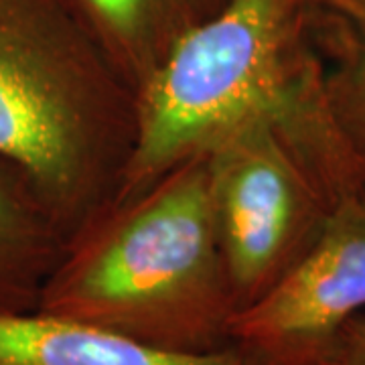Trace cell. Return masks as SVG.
I'll list each match as a JSON object with an SVG mask.
<instances>
[{
  "instance_id": "1",
  "label": "cell",
  "mask_w": 365,
  "mask_h": 365,
  "mask_svg": "<svg viewBox=\"0 0 365 365\" xmlns=\"http://www.w3.org/2000/svg\"><path fill=\"white\" fill-rule=\"evenodd\" d=\"M37 311L160 351H222L237 313L205 153L136 195L110 201L67 237Z\"/></svg>"
},
{
  "instance_id": "4",
  "label": "cell",
  "mask_w": 365,
  "mask_h": 365,
  "mask_svg": "<svg viewBox=\"0 0 365 365\" xmlns=\"http://www.w3.org/2000/svg\"><path fill=\"white\" fill-rule=\"evenodd\" d=\"M205 155L237 311L299 262L337 201L365 191V170L331 128L256 118Z\"/></svg>"
},
{
  "instance_id": "2",
  "label": "cell",
  "mask_w": 365,
  "mask_h": 365,
  "mask_svg": "<svg viewBox=\"0 0 365 365\" xmlns=\"http://www.w3.org/2000/svg\"><path fill=\"white\" fill-rule=\"evenodd\" d=\"M136 93L61 0H0V165L66 240L118 191Z\"/></svg>"
},
{
  "instance_id": "10",
  "label": "cell",
  "mask_w": 365,
  "mask_h": 365,
  "mask_svg": "<svg viewBox=\"0 0 365 365\" xmlns=\"http://www.w3.org/2000/svg\"><path fill=\"white\" fill-rule=\"evenodd\" d=\"M304 365H365V313L343 323Z\"/></svg>"
},
{
  "instance_id": "11",
  "label": "cell",
  "mask_w": 365,
  "mask_h": 365,
  "mask_svg": "<svg viewBox=\"0 0 365 365\" xmlns=\"http://www.w3.org/2000/svg\"><path fill=\"white\" fill-rule=\"evenodd\" d=\"M309 2H311V6H319V4H321V2H323V0H309Z\"/></svg>"
},
{
  "instance_id": "8",
  "label": "cell",
  "mask_w": 365,
  "mask_h": 365,
  "mask_svg": "<svg viewBox=\"0 0 365 365\" xmlns=\"http://www.w3.org/2000/svg\"><path fill=\"white\" fill-rule=\"evenodd\" d=\"M66 242L21 177L0 165V313L37 311Z\"/></svg>"
},
{
  "instance_id": "6",
  "label": "cell",
  "mask_w": 365,
  "mask_h": 365,
  "mask_svg": "<svg viewBox=\"0 0 365 365\" xmlns=\"http://www.w3.org/2000/svg\"><path fill=\"white\" fill-rule=\"evenodd\" d=\"M0 365H272L252 349L170 353L61 317L0 313Z\"/></svg>"
},
{
  "instance_id": "7",
  "label": "cell",
  "mask_w": 365,
  "mask_h": 365,
  "mask_svg": "<svg viewBox=\"0 0 365 365\" xmlns=\"http://www.w3.org/2000/svg\"><path fill=\"white\" fill-rule=\"evenodd\" d=\"M134 93L225 0H61Z\"/></svg>"
},
{
  "instance_id": "9",
  "label": "cell",
  "mask_w": 365,
  "mask_h": 365,
  "mask_svg": "<svg viewBox=\"0 0 365 365\" xmlns=\"http://www.w3.org/2000/svg\"><path fill=\"white\" fill-rule=\"evenodd\" d=\"M325 91L345 143L365 170V0H323Z\"/></svg>"
},
{
  "instance_id": "3",
  "label": "cell",
  "mask_w": 365,
  "mask_h": 365,
  "mask_svg": "<svg viewBox=\"0 0 365 365\" xmlns=\"http://www.w3.org/2000/svg\"><path fill=\"white\" fill-rule=\"evenodd\" d=\"M313 11L309 0H225L187 31L136 93L134 144L112 201L256 118L337 126Z\"/></svg>"
},
{
  "instance_id": "5",
  "label": "cell",
  "mask_w": 365,
  "mask_h": 365,
  "mask_svg": "<svg viewBox=\"0 0 365 365\" xmlns=\"http://www.w3.org/2000/svg\"><path fill=\"white\" fill-rule=\"evenodd\" d=\"M365 311V191L329 211L311 248L232 319V343L272 365H304L343 323Z\"/></svg>"
}]
</instances>
